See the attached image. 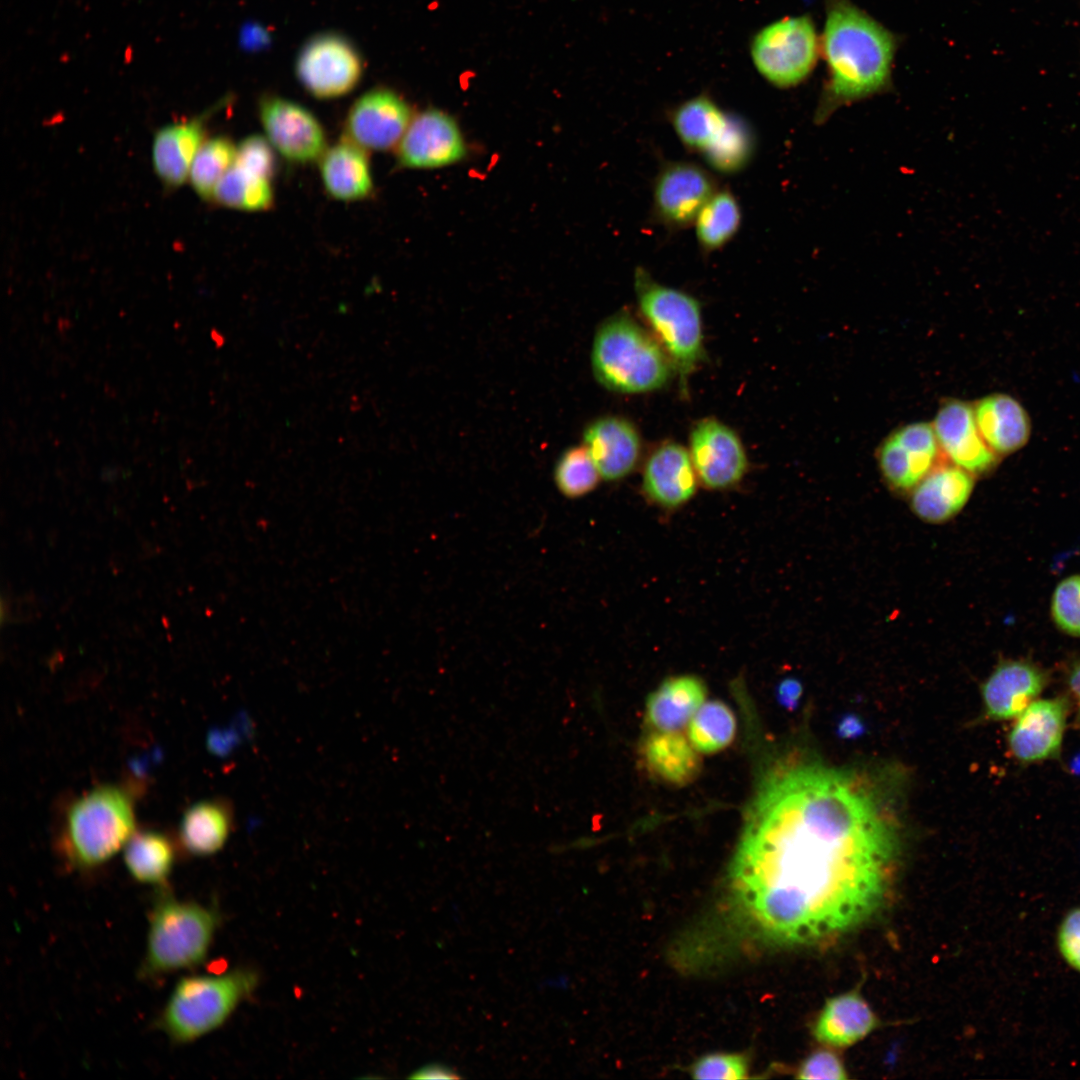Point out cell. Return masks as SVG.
<instances>
[{
    "label": "cell",
    "instance_id": "bcb514c9",
    "mask_svg": "<svg viewBox=\"0 0 1080 1080\" xmlns=\"http://www.w3.org/2000/svg\"><path fill=\"white\" fill-rule=\"evenodd\" d=\"M1069 768L1074 775L1080 776V752L1073 756Z\"/></svg>",
    "mask_w": 1080,
    "mask_h": 1080
},
{
    "label": "cell",
    "instance_id": "9c48e42d",
    "mask_svg": "<svg viewBox=\"0 0 1080 1080\" xmlns=\"http://www.w3.org/2000/svg\"><path fill=\"white\" fill-rule=\"evenodd\" d=\"M719 189L709 170L691 161H668L659 169L652 187L651 212L668 230L694 225L707 201Z\"/></svg>",
    "mask_w": 1080,
    "mask_h": 1080
},
{
    "label": "cell",
    "instance_id": "6da1fadb",
    "mask_svg": "<svg viewBox=\"0 0 1080 1080\" xmlns=\"http://www.w3.org/2000/svg\"><path fill=\"white\" fill-rule=\"evenodd\" d=\"M895 852L891 828L852 776L784 765L762 783L731 865L736 900L769 937L810 943L870 916Z\"/></svg>",
    "mask_w": 1080,
    "mask_h": 1080
},
{
    "label": "cell",
    "instance_id": "d6a6232c",
    "mask_svg": "<svg viewBox=\"0 0 1080 1080\" xmlns=\"http://www.w3.org/2000/svg\"><path fill=\"white\" fill-rule=\"evenodd\" d=\"M213 198L229 208L266 210L274 201L272 181L234 162L217 184Z\"/></svg>",
    "mask_w": 1080,
    "mask_h": 1080
},
{
    "label": "cell",
    "instance_id": "ffe728a7",
    "mask_svg": "<svg viewBox=\"0 0 1080 1080\" xmlns=\"http://www.w3.org/2000/svg\"><path fill=\"white\" fill-rule=\"evenodd\" d=\"M583 445L602 479L620 480L636 467L641 442L636 428L626 419L615 416L595 420L586 427Z\"/></svg>",
    "mask_w": 1080,
    "mask_h": 1080
},
{
    "label": "cell",
    "instance_id": "ab89813d",
    "mask_svg": "<svg viewBox=\"0 0 1080 1080\" xmlns=\"http://www.w3.org/2000/svg\"><path fill=\"white\" fill-rule=\"evenodd\" d=\"M798 1078L844 1080L847 1075L840 1058L834 1052L823 1049L806 1058L798 1071Z\"/></svg>",
    "mask_w": 1080,
    "mask_h": 1080
},
{
    "label": "cell",
    "instance_id": "1f68e13d",
    "mask_svg": "<svg viewBox=\"0 0 1080 1080\" xmlns=\"http://www.w3.org/2000/svg\"><path fill=\"white\" fill-rule=\"evenodd\" d=\"M756 148V134L750 123L732 113L721 136L700 157L711 170L734 175L750 165Z\"/></svg>",
    "mask_w": 1080,
    "mask_h": 1080
},
{
    "label": "cell",
    "instance_id": "4dcf8cb0",
    "mask_svg": "<svg viewBox=\"0 0 1080 1080\" xmlns=\"http://www.w3.org/2000/svg\"><path fill=\"white\" fill-rule=\"evenodd\" d=\"M741 223L742 209L738 199L728 188H719L703 206L693 225L700 249L709 254L725 247L736 236Z\"/></svg>",
    "mask_w": 1080,
    "mask_h": 1080
},
{
    "label": "cell",
    "instance_id": "60d3db41",
    "mask_svg": "<svg viewBox=\"0 0 1080 1080\" xmlns=\"http://www.w3.org/2000/svg\"><path fill=\"white\" fill-rule=\"evenodd\" d=\"M1057 946L1066 963L1080 972V907L1069 911L1060 923Z\"/></svg>",
    "mask_w": 1080,
    "mask_h": 1080
},
{
    "label": "cell",
    "instance_id": "8fae6325",
    "mask_svg": "<svg viewBox=\"0 0 1080 1080\" xmlns=\"http://www.w3.org/2000/svg\"><path fill=\"white\" fill-rule=\"evenodd\" d=\"M395 152L401 167L437 169L462 161L467 144L450 114L429 108L413 115Z\"/></svg>",
    "mask_w": 1080,
    "mask_h": 1080
},
{
    "label": "cell",
    "instance_id": "7402d4cb",
    "mask_svg": "<svg viewBox=\"0 0 1080 1080\" xmlns=\"http://www.w3.org/2000/svg\"><path fill=\"white\" fill-rule=\"evenodd\" d=\"M974 476L951 464L936 465L912 490L911 507L922 520L942 523L956 515L967 503Z\"/></svg>",
    "mask_w": 1080,
    "mask_h": 1080
},
{
    "label": "cell",
    "instance_id": "5b68a950",
    "mask_svg": "<svg viewBox=\"0 0 1080 1080\" xmlns=\"http://www.w3.org/2000/svg\"><path fill=\"white\" fill-rule=\"evenodd\" d=\"M217 924L215 910L162 894L150 912L141 976L155 978L201 964Z\"/></svg>",
    "mask_w": 1080,
    "mask_h": 1080
},
{
    "label": "cell",
    "instance_id": "7c38bea8",
    "mask_svg": "<svg viewBox=\"0 0 1080 1080\" xmlns=\"http://www.w3.org/2000/svg\"><path fill=\"white\" fill-rule=\"evenodd\" d=\"M259 118L273 148L293 163L319 161L327 150L321 123L300 104L278 96H265L259 102Z\"/></svg>",
    "mask_w": 1080,
    "mask_h": 1080
},
{
    "label": "cell",
    "instance_id": "f1b7e54d",
    "mask_svg": "<svg viewBox=\"0 0 1080 1080\" xmlns=\"http://www.w3.org/2000/svg\"><path fill=\"white\" fill-rule=\"evenodd\" d=\"M695 748L676 731L651 734L643 745L648 768L657 777L676 785L691 782L700 770Z\"/></svg>",
    "mask_w": 1080,
    "mask_h": 1080
},
{
    "label": "cell",
    "instance_id": "b9f144b4",
    "mask_svg": "<svg viewBox=\"0 0 1080 1080\" xmlns=\"http://www.w3.org/2000/svg\"><path fill=\"white\" fill-rule=\"evenodd\" d=\"M802 694V685L795 678L782 680L776 692L777 701L787 710H794Z\"/></svg>",
    "mask_w": 1080,
    "mask_h": 1080
},
{
    "label": "cell",
    "instance_id": "8d00e7d4",
    "mask_svg": "<svg viewBox=\"0 0 1080 1080\" xmlns=\"http://www.w3.org/2000/svg\"><path fill=\"white\" fill-rule=\"evenodd\" d=\"M1051 613L1062 631L1080 637V575L1069 576L1057 585L1051 600Z\"/></svg>",
    "mask_w": 1080,
    "mask_h": 1080
},
{
    "label": "cell",
    "instance_id": "2e32d148",
    "mask_svg": "<svg viewBox=\"0 0 1080 1080\" xmlns=\"http://www.w3.org/2000/svg\"><path fill=\"white\" fill-rule=\"evenodd\" d=\"M1069 711L1070 702L1063 696L1033 701L1008 734L1012 756L1022 764L1058 758Z\"/></svg>",
    "mask_w": 1080,
    "mask_h": 1080
},
{
    "label": "cell",
    "instance_id": "7bdbcfd3",
    "mask_svg": "<svg viewBox=\"0 0 1080 1080\" xmlns=\"http://www.w3.org/2000/svg\"><path fill=\"white\" fill-rule=\"evenodd\" d=\"M410 1078L414 1079H455L460 1078L457 1073L450 1067L433 1063L423 1066L416 1072H414Z\"/></svg>",
    "mask_w": 1080,
    "mask_h": 1080
},
{
    "label": "cell",
    "instance_id": "d4e9b609",
    "mask_svg": "<svg viewBox=\"0 0 1080 1080\" xmlns=\"http://www.w3.org/2000/svg\"><path fill=\"white\" fill-rule=\"evenodd\" d=\"M707 694L702 679L685 674L664 680L647 700L649 723L659 731H676L691 720Z\"/></svg>",
    "mask_w": 1080,
    "mask_h": 1080
},
{
    "label": "cell",
    "instance_id": "9a60e30c",
    "mask_svg": "<svg viewBox=\"0 0 1080 1080\" xmlns=\"http://www.w3.org/2000/svg\"><path fill=\"white\" fill-rule=\"evenodd\" d=\"M940 450L932 424L901 426L880 444V471L890 487L912 490L937 465Z\"/></svg>",
    "mask_w": 1080,
    "mask_h": 1080
},
{
    "label": "cell",
    "instance_id": "74e56055",
    "mask_svg": "<svg viewBox=\"0 0 1080 1080\" xmlns=\"http://www.w3.org/2000/svg\"><path fill=\"white\" fill-rule=\"evenodd\" d=\"M274 151L267 138L251 135L237 146L235 162L272 181L276 172Z\"/></svg>",
    "mask_w": 1080,
    "mask_h": 1080
},
{
    "label": "cell",
    "instance_id": "e575fe53",
    "mask_svg": "<svg viewBox=\"0 0 1080 1080\" xmlns=\"http://www.w3.org/2000/svg\"><path fill=\"white\" fill-rule=\"evenodd\" d=\"M237 146L225 136L205 140L198 149L189 172L195 192L203 199H212L217 184L234 164Z\"/></svg>",
    "mask_w": 1080,
    "mask_h": 1080
},
{
    "label": "cell",
    "instance_id": "44dd1931",
    "mask_svg": "<svg viewBox=\"0 0 1080 1080\" xmlns=\"http://www.w3.org/2000/svg\"><path fill=\"white\" fill-rule=\"evenodd\" d=\"M973 409L982 438L999 457L1017 452L1029 441V414L1013 396L989 394L976 401Z\"/></svg>",
    "mask_w": 1080,
    "mask_h": 1080
},
{
    "label": "cell",
    "instance_id": "83f0119b",
    "mask_svg": "<svg viewBox=\"0 0 1080 1080\" xmlns=\"http://www.w3.org/2000/svg\"><path fill=\"white\" fill-rule=\"evenodd\" d=\"M233 825L231 805L224 800H204L189 807L180 823L184 848L195 856H208L225 844Z\"/></svg>",
    "mask_w": 1080,
    "mask_h": 1080
},
{
    "label": "cell",
    "instance_id": "277c9868",
    "mask_svg": "<svg viewBox=\"0 0 1080 1080\" xmlns=\"http://www.w3.org/2000/svg\"><path fill=\"white\" fill-rule=\"evenodd\" d=\"M134 826L131 792L120 785H100L68 807L59 840L60 849L71 866L94 868L126 845L134 834Z\"/></svg>",
    "mask_w": 1080,
    "mask_h": 1080
},
{
    "label": "cell",
    "instance_id": "3957f363",
    "mask_svg": "<svg viewBox=\"0 0 1080 1080\" xmlns=\"http://www.w3.org/2000/svg\"><path fill=\"white\" fill-rule=\"evenodd\" d=\"M591 363L598 382L620 393L657 390L675 370L656 337L627 312H619L600 325Z\"/></svg>",
    "mask_w": 1080,
    "mask_h": 1080
},
{
    "label": "cell",
    "instance_id": "d590c367",
    "mask_svg": "<svg viewBox=\"0 0 1080 1080\" xmlns=\"http://www.w3.org/2000/svg\"><path fill=\"white\" fill-rule=\"evenodd\" d=\"M553 476L559 492L569 499L589 494L601 479L584 445L565 450L556 462Z\"/></svg>",
    "mask_w": 1080,
    "mask_h": 1080
},
{
    "label": "cell",
    "instance_id": "ac0fdd59",
    "mask_svg": "<svg viewBox=\"0 0 1080 1080\" xmlns=\"http://www.w3.org/2000/svg\"><path fill=\"white\" fill-rule=\"evenodd\" d=\"M1047 683V673L1036 664L1025 660L1001 662L981 688L986 715L993 720L1018 717Z\"/></svg>",
    "mask_w": 1080,
    "mask_h": 1080
},
{
    "label": "cell",
    "instance_id": "836d02e7",
    "mask_svg": "<svg viewBox=\"0 0 1080 1080\" xmlns=\"http://www.w3.org/2000/svg\"><path fill=\"white\" fill-rule=\"evenodd\" d=\"M736 720L733 711L724 702L713 700L700 706L689 723V739L692 746L702 753H715L725 749L735 737Z\"/></svg>",
    "mask_w": 1080,
    "mask_h": 1080
},
{
    "label": "cell",
    "instance_id": "4fadbf2b",
    "mask_svg": "<svg viewBox=\"0 0 1080 1080\" xmlns=\"http://www.w3.org/2000/svg\"><path fill=\"white\" fill-rule=\"evenodd\" d=\"M412 117L402 96L388 88H374L352 104L343 137L367 151H387L397 147Z\"/></svg>",
    "mask_w": 1080,
    "mask_h": 1080
},
{
    "label": "cell",
    "instance_id": "7a4b0ae2",
    "mask_svg": "<svg viewBox=\"0 0 1080 1080\" xmlns=\"http://www.w3.org/2000/svg\"><path fill=\"white\" fill-rule=\"evenodd\" d=\"M824 4L820 41L827 77L814 117L818 124L842 106L887 92L900 42L851 0H824Z\"/></svg>",
    "mask_w": 1080,
    "mask_h": 1080
},
{
    "label": "cell",
    "instance_id": "ba28073f",
    "mask_svg": "<svg viewBox=\"0 0 1080 1080\" xmlns=\"http://www.w3.org/2000/svg\"><path fill=\"white\" fill-rule=\"evenodd\" d=\"M751 57L760 75L777 88L801 84L821 55V41L809 15L777 20L756 33Z\"/></svg>",
    "mask_w": 1080,
    "mask_h": 1080
},
{
    "label": "cell",
    "instance_id": "f546056e",
    "mask_svg": "<svg viewBox=\"0 0 1080 1080\" xmlns=\"http://www.w3.org/2000/svg\"><path fill=\"white\" fill-rule=\"evenodd\" d=\"M124 847V862L135 880L165 884L175 861L174 846L165 834L151 830L134 833Z\"/></svg>",
    "mask_w": 1080,
    "mask_h": 1080
},
{
    "label": "cell",
    "instance_id": "52a82bcc",
    "mask_svg": "<svg viewBox=\"0 0 1080 1080\" xmlns=\"http://www.w3.org/2000/svg\"><path fill=\"white\" fill-rule=\"evenodd\" d=\"M634 290L641 315L685 381L704 354L700 303L657 282L642 266L634 270Z\"/></svg>",
    "mask_w": 1080,
    "mask_h": 1080
},
{
    "label": "cell",
    "instance_id": "ee69618b",
    "mask_svg": "<svg viewBox=\"0 0 1080 1080\" xmlns=\"http://www.w3.org/2000/svg\"><path fill=\"white\" fill-rule=\"evenodd\" d=\"M837 732L842 738H856L864 733V724L857 716L849 714L841 718Z\"/></svg>",
    "mask_w": 1080,
    "mask_h": 1080
},
{
    "label": "cell",
    "instance_id": "e0dca14e",
    "mask_svg": "<svg viewBox=\"0 0 1080 1080\" xmlns=\"http://www.w3.org/2000/svg\"><path fill=\"white\" fill-rule=\"evenodd\" d=\"M933 427L944 456L973 476L984 475L999 463V456L978 430L972 404L959 399L945 400Z\"/></svg>",
    "mask_w": 1080,
    "mask_h": 1080
},
{
    "label": "cell",
    "instance_id": "8992f818",
    "mask_svg": "<svg viewBox=\"0 0 1080 1080\" xmlns=\"http://www.w3.org/2000/svg\"><path fill=\"white\" fill-rule=\"evenodd\" d=\"M257 984V975L238 969L222 975H192L174 987L159 1018L176 1043H188L221 1026Z\"/></svg>",
    "mask_w": 1080,
    "mask_h": 1080
},
{
    "label": "cell",
    "instance_id": "4316f807",
    "mask_svg": "<svg viewBox=\"0 0 1080 1080\" xmlns=\"http://www.w3.org/2000/svg\"><path fill=\"white\" fill-rule=\"evenodd\" d=\"M731 114L711 97L701 94L675 107L669 119L681 144L701 156L721 136Z\"/></svg>",
    "mask_w": 1080,
    "mask_h": 1080
},
{
    "label": "cell",
    "instance_id": "484cf974",
    "mask_svg": "<svg viewBox=\"0 0 1080 1080\" xmlns=\"http://www.w3.org/2000/svg\"><path fill=\"white\" fill-rule=\"evenodd\" d=\"M877 1026L867 1002L856 992L829 999L817 1019L816 1038L828 1045L845 1047L866 1037Z\"/></svg>",
    "mask_w": 1080,
    "mask_h": 1080
},
{
    "label": "cell",
    "instance_id": "603a6c76",
    "mask_svg": "<svg viewBox=\"0 0 1080 1080\" xmlns=\"http://www.w3.org/2000/svg\"><path fill=\"white\" fill-rule=\"evenodd\" d=\"M206 116L169 124L156 132L152 162L159 178L169 187L180 186L189 177L193 159L205 141Z\"/></svg>",
    "mask_w": 1080,
    "mask_h": 1080
},
{
    "label": "cell",
    "instance_id": "cb8c5ba5",
    "mask_svg": "<svg viewBox=\"0 0 1080 1080\" xmlns=\"http://www.w3.org/2000/svg\"><path fill=\"white\" fill-rule=\"evenodd\" d=\"M369 151L342 137L319 160L327 193L341 201L361 200L373 190Z\"/></svg>",
    "mask_w": 1080,
    "mask_h": 1080
},
{
    "label": "cell",
    "instance_id": "f35d334b",
    "mask_svg": "<svg viewBox=\"0 0 1080 1080\" xmlns=\"http://www.w3.org/2000/svg\"><path fill=\"white\" fill-rule=\"evenodd\" d=\"M691 1073L695 1079H743L747 1077V1063L740 1055L712 1054L698 1060Z\"/></svg>",
    "mask_w": 1080,
    "mask_h": 1080
},
{
    "label": "cell",
    "instance_id": "30bf717a",
    "mask_svg": "<svg viewBox=\"0 0 1080 1080\" xmlns=\"http://www.w3.org/2000/svg\"><path fill=\"white\" fill-rule=\"evenodd\" d=\"M363 63L357 50L343 37L321 34L309 40L296 61L303 87L319 99L337 98L359 83Z\"/></svg>",
    "mask_w": 1080,
    "mask_h": 1080
},
{
    "label": "cell",
    "instance_id": "f6af8a7d",
    "mask_svg": "<svg viewBox=\"0 0 1080 1080\" xmlns=\"http://www.w3.org/2000/svg\"><path fill=\"white\" fill-rule=\"evenodd\" d=\"M1068 687L1077 704V722L1080 727V661L1073 663L1067 675Z\"/></svg>",
    "mask_w": 1080,
    "mask_h": 1080
},
{
    "label": "cell",
    "instance_id": "5bb4252c",
    "mask_svg": "<svg viewBox=\"0 0 1080 1080\" xmlns=\"http://www.w3.org/2000/svg\"><path fill=\"white\" fill-rule=\"evenodd\" d=\"M689 454L699 482L711 490L735 486L748 466L738 435L713 418L703 419L694 426Z\"/></svg>",
    "mask_w": 1080,
    "mask_h": 1080
},
{
    "label": "cell",
    "instance_id": "d6986e66",
    "mask_svg": "<svg viewBox=\"0 0 1080 1080\" xmlns=\"http://www.w3.org/2000/svg\"><path fill=\"white\" fill-rule=\"evenodd\" d=\"M698 477L689 451L668 442L647 459L642 489L648 500L663 509H676L689 502L697 491Z\"/></svg>",
    "mask_w": 1080,
    "mask_h": 1080
}]
</instances>
